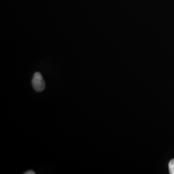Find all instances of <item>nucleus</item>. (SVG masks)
Listing matches in <instances>:
<instances>
[{
	"instance_id": "nucleus-1",
	"label": "nucleus",
	"mask_w": 174,
	"mask_h": 174,
	"mask_svg": "<svg viewBox=\"0 0 174 174\" xmlns=\"http://www.w3.org/2000/svg\"><path fill=\"white\" fill-rule=\"evenodd\" d=\"M31 83L34 90L37 92H42L45 89V82L40 73H35Z\"/></svg>"
},
{
	"instance_id": "nucleus-2",
	"label": "nucleus",
	"mask_w": 174,
	"mask_h": 174,
	"mask_svg": "<svg viewBox=\"0 0 174 174\" xmlns=\"http://www.w3.org/2000/svg\"><path fill=\"white\" fill-rule=\"evenodd\" d=\"M169 170L170 174H174V159L170 161L168 164Z\"/></svg>"
},
{
	"instance_id": "nucleus-3",
	"label": "nucleus",
	"mask_w": 174,
	"mask_h": 174,
	"mask_svg": "<svg viewBox=\"0 0 174 174\" xmlns=\"http://www.w3.org/2000/svg\"><path fill=\"white\" fill-rule=\"evenodd\" d=\"M25 174H35V171H33V170H29V171H27V172H25L24 173Z\"/></svg>"
}]
</instances>
